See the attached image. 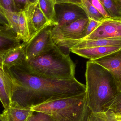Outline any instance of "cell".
<instances>
[{
  "label": "cell",
  "mask_w": 121,
  "mask_h": 121,
  "mask_svg": "<svg viewBox=\"0 0 121 121\" xmlns=\"http://www.w3.org/2000/svg\"><path fill=\"white\" fill-rule=\"evenodd\" d=\"M6 69L13 84L11 102L22 106L32 107L86 91V85L75 78L68 80L43 78L30 73L21 65Z\"/></svg>",
  "instance_id": "6da1fadb"
},
{
  "label": "cell",
  "mask_w": 121,
  "mask_h": 121,
  "mask_svg": "<svg viewBox=\"0 0 121 121\" xmlns=\"http://www.w3.org/2000/svg\"><path fill=\"white\" fill-rule=\"evenodd\" d=\"M21 65L29 72L47 79L68 80L74 78L75 65L69 54L55 44L47 52Z\"/></svg>",
  "instance_id": "7a4b0ae2"
},
{
  "label": "cell",
  "mask_w": 121,
  "mask_h": 121,
  "mask_svg": "<svg viewBox=\"0 0 121 121\" xmlns=\"http://www.w3.org/2000/svg\"><path fill=\"white\" fill-rule=\"evenodd\" d=\"M86 92L91 112L104 111L103 107L118 93L111 74L102 66L89 60L85 73Z\"/></svg>",
  "instance_id": "3957f363"
},
{
  "label": "cell",
  "mask_w": 121,
  "mask_h": 121,
  "mask_svg": "<svg viewBox=\"0 0 121 121\" xmlns=\"http://www.w3.org/2000/svg\"><path fill=\"white\" fill-rule=\"evenodd\" d=\"M32 109L34 112L47 114L53 121H86L91 112L86 92L48 101L32 107Z\"/></svg>",
  "instance_id": "277c9868"
},
{
  "label": "cell",
  "mask_w": 121,
  "mask_h": 121,
  "mask_svg": "<svg viewBox=\"0 0 121 121\" xmlns=\"http://www.w3.org/2000/svg\"><path fill=\"white\" fill-rule=\"evenodd\" d=\"M52 26H47L25 43L26 60L33 59L52 49L56 44L52 39Z\"/></svg>",
  "instance_id": "5b68a950"
},
{
  "label": "cell",
  "mask_w": 121,
  "mask_h": 121,
  "mask_svg": "<svg viewBox=\"0 0 121 121\" xmlns=\"http://www.w3.org/2000/svg\"><path fill=\"white\" fill-rule=\"evenodd\" d=\"M88 18H81L69 24L52 27V39L55 44L65 40H78L86 37V30Z\"/></svg>",
  "instance_id": "8992f818"
},
{
  "label": "cell",
  "mask_w": 121,
  "mask_h": 121,
  "mask_svg": "<svg viewBox=\"0 0 121 121\" xmlns=\"http://www.w3.org/2000/svg\"><path fill=\"white\" fill-rule=\"evenodd\" d=\"M118 37H121V19L111 18L100 21L99 26L91 33L82 39L60 41L56 44L60 47L66 43L81 40Z\"/></svg>",
  "instance_id": "52a82bcc"
},
{
  "label": "cell",
  "mask_w": 121,
  "mask_h": 121,
  "mask_svg": "<svg viewBox=\"0 0 121 121\" xmlns=\"http://www.w3.org/2000/svg\"><path fill=\"white\" fill-rule=\"evenodd\" d=\"M89 60L106 69L113 78L117 92L121 91V49L99 59Z\"/></svg>",
  "instance_id": "ba28073f"
},
{
  "label": "cell",
  "mask_w": 121,
  "mask_h": 121,
  "mask_svg": "<svg viewBox=\"0 0 121 121\" xmlns=\"http://www.w3.org/2000/svg\"><path fill=\"white\" fill-rule=\"evenodd\" d=\"M23 10L27 17L31 38L47 26H52L40 10L38 1L28 5Z\"/></svg>",
  "instance_id": "9c48e42d"
},
{
  "label": "cell",
  "mask_w": 121,
  "mask_h": 121,
  "mask_svg": "<svg viewBox=\"0 0 121 121\" xmlns=\"http://www.w3.org/2000/svg\"><path fill=\"white\" fill-rule=\"evenodd\" d=\"M56 5H55V11L58 23L56 26H62L79 19L87 17L80 6L69 4Z\"/></svg>",
  "instance_id": "30bf717a"
},
{
  "label": "cell",
  "mask_w": 121,
  "mask_h": 121,
  "mask_svg": "<svg viewBox=\"0 0 121 121\" xmlns=\"http://www.w3.org/2000/svg\"><path fill=\"white\" fill-rule=\"evenodd\" d=\"M121 47V37L102 38L96 39L83 40L66 43L59 47L70 49H81L99 47Z\"/></svg>",
  "instance_id": "8fae6325"
},
{
  "label": "cell",
  "mask_w": 121,
  "mask_h": 121,
  "mask_svg": "<svg viewBox=\"0 0 121 121\" xmlns=\"http://www.w3.org/2000/svg\"><path fill=\"white\" fill-rule=\"evenodd\" d=\"M25 43L4 51H1L4 68L8 69L21 65L26 60L25 48Z\"/></svg>",
  "instance_id": "7c38bea8"
},
{
  "label": "cell",
  "mask_w": 121,
  "mask_h": 121,
  "mask_svg": "<svg viewBox=\"0 0 121 121\" xmlns=\"http://www.w3.org/2000/svg\"><path fill=\"white\" fill-rule=\"evenodd\" d=\"M121 49L120 46L99 47L81 49H70L72 53L89 60L96 59Z\"/></svg>",
  "instance_id": "4fadbf2b"
},
{
  "label": "cell",
  "mask_w": 121,
  "mask_h": 121,
  "mask_svg": "<svg viewBox=\"0 0 121 121\" xmlns=\"http://www.w3.org/2000/svg\"><path fill=\"white\" fill-rule=\"evenodd\" d=\"M32 107H23L11 102L8 108L4 109L2 114L6 121H26L34 113Z\"/></svg>",
  "instance_id": "5bb4252c"
},
{
  "label": "cell",
  "mask_w": 121,
  "mask_h": 121,
  "mask_svg": "<svg viewBox=\"0 0 121 121\" xmlns=\"http://www.w3.org/2000/svg\"><path fill=\"white\" fill-rule=\"evenodd\" d=\"M13 84L6 69L0 68V101L4 108H8L11 102Z\"/></svg>",
  "instance_id": "9a60e30c"
},
{
  "label": "cell",
  "mask_w": 121,
  "mask_h": 121,
  "mask_svg": "<svg viewBox=\"0 0 121 121\" xmlns=\"http://www.w3.org/2000/svg\"><path fill=\"white\" fill-rule=\"evenodd\" d=\"M21 41L10 27L0 24V51L17 46L21 43Z\"/></svg>",
  "instance_id": "2e32d148"
},
{
  "label": "cell",
  "mask_w": 121,
  "mask_h": 121,
  "mask_svg": "<svg viewBox=\"0 0 121 121\" xmlns=\"http://www.w3.org/2000/svg\"><path fill=\"white\" fill-rule=\"evenodd\" d=\"M40 10L52 26L58 25L56 16L55 0H38Z\"/></svg>",
  "instance_id": "e0dca14e"
},
{
  "label": "cell",
  "mask_w": 121,
  "mask_h": 121,
  "mask_svg": "<svg viewBox=\"0 0 121 121\" xmlns=\"http://www.w3.org/2000/svg\"><path fill=\"white\" fill-rule=\"evenodd\" d=\"M19 39L23 42H28L31 38V35L27 20L24 11H19Z\"/></svg>",
  "instance_id": "ac0fdd59"
},
{
  "label": "cell",
  "mask_w": 121,
  "mask_h": 121,
  "mask_svg": "<svg viewBox=\"0 0 121 121\" xmlns=\"http://www.w3.org/2000/svg\"><path fill=\"white\" fill-rule=\"evenodd\" d=\"M86 121H121V117L110 111L106 110L98 112H91Z\"/></svg>",
  "instance_id": "d6986e66"
},
{
  "label": "cell",
  "mask_w": 121,
  "mask_h": 121,
  "mask_svg": "<svg viewBox=\"0 0 121 121\" xmlns=\"http://www.w3.org/2000/svg\"><path fill=\"white\" fill-rule=\"evenodd\" d=\"M104 111L108 110L121 117V91L118 92L103 107Z\"/></svg>",
  "instance_id": "ffe728a7"
},
{
  "label": "cell",
  "mask_w": 121,
  "mask_h": 121,
  "mask_svg": "<svg viewBox=\"0 0 121 121\" xmlns=\"http://www.w3.org/2000/svg\"><path fill=\"white\" fill-rule=\"evenodd\" d=\"M112 18L121 19V10L117 0H99Z\"/></svg>",
  "instance_id": "44dd1931"
},
{
  "label": "cell",
  "mask_w": 121,
  "mask_h": 121,
  "mask_svg": "<svg viewBox=\"0 0 121 121\" xmlns=\"http://www.w3.org/2000/svg\"><path fill=\"white\" fill-rule=\"evenodd\" d=\"M81 7L84 10L87 17L98 21L105 19L104 16L90 3L89 0H82Z\"/></svg>",
  "instance_id": "7402d4cb"
},
{
  "label": "cell",
  "mask_w": 121,
  "mask_h": 121,
  "mask_svg": "<svg viewBox=\"0 0 121 121\" xmlns=\"http://www.w3.org/2000/svg\"><path fill=\"white\" fill-rule=\"evenodd\" d=\"M3 10L5 17L8 22L10 27L16 33L18 38L19 39V16L20 11H10L3 8Z\"/></svg>",
  "instance_id": "603a6c76"
},
{
  "label": "cell",
  "mask_w": 121,
  "mask_h": 121,
  "mask_svg": "<svg viewBox=\"0 0 121 121\" xmlns=\"http://www.w3.org/2000/svg\"><path fill=\"white\" fill-rule=\"evenodd\" d=\"M35 112L26 121H53L52 118L44 113Z\"/></svg>",
  "instance_id": "cb8c5ba5"
},
{
  "label": "cell",
  "mask_w": 121,
  "mask_h": 121,
  "mask_svg": "<svg viewBox=\"0 0 121 121\" xmlns=\"http://www.w3.org/2000/svg\"><path fill=\"white\" fill-rule=\"evenodd\" d=\"M90 3L104 16L105 18H112L99 0H89Z\"/></svg>",
  "instance_id": "d4e9b609"
},
{
  "label": "cell",
  "mask_w": 121,
  "mask_h": 121,
  "mask_svg": "<svg viewBox=\"0 0 121 121\" xmlns=\"http://www.w3.org/2000/svg\"><path fill=\"white\" fill-rule=\"evenodd\" d=\"M0 4L2 8L7 10L19 11L14 0H0Z\"/></svg>",
  "instance_id": "484cf974"
},
{
  "label": "cell",
  "mask_w": 121,
  "mask_h": 121,
  "mask_svg": "<svg viewBox=\"0 0 121 121\" xmlns=\"http://www.w3.org/2000/svg\"><path fill=\"white\" fill-rule=\"evenodd\" d=\"M100 21H97L89 18L88 23L86 28V37L90 35L96 29L100 23Z\"/></svg>",
  "instance_id": "4316f807"
},
{
  "label": "cell",
  "mask_w": 121,
  "mask_h": 121,
  "mask_svg": "<svg viewBox=\"0 0 121 121\" xmlns=\"http://www.w3.org/2000/svg\"><path fill=\"white\" fill-rule=\"evenodd\" d=\"M16 4L20 11L23 10L24 8L28 5L34 3L38 0H14Z\"/></svg>",
  "instance_id": "83f0119b"
},
{
  "label": "cell",
  "mask_w": 121,
  "mask_h": 121,
  "mask_svg": "<svg viewBox=\"0 0 121 121\" xmlns=\"http://www.w3.org/2000/svg\"><path fill=\"white\" fill-rule=\"evenodd\" d=\"M56 4H74L81 7L82 0H55Z\"/></svg>",
  "instance_id": "f1b7e54d"
},
{
  "label": "cell",
  "mask_w": 121,
  "mask_h": 121,
  "mask_svg": "<svg viewBox=\"0 0 121 121\" xmlns=\"http://www.w3.org/2000/svg\"><path fill=\"white\" fill-rule=\"evenodd\" d=\"M0 24L10 27L8 22L5 17L3 8L1 5L0 4Z\"/></svg>",
  "instance_id": "f546056e"
},
{
  "label": "cell",
  "mask_w": 121,
  "mask_h": 121,
  "mask_svg": "<svg viewBox=\"0 0 121 121\" xmlns=\"http://www.w3.org/2000/svg\"><path fill=\"white\" fill-rule=\"evenodd\" d=\"M0 68H4L3 66V57L1 51H0Z\"/></svg>",
  "instance_id": "4dcf8cb0"
},
{
  "label": "cell",
  "mask_w": 121,
  "mask_h": 121,
  "mask_svg": "<svg viewBox=\"0 0 121 121\" xmlns=\"http://www.w3.org/2000/svg\"><path fill=\"white\" fill-rule=\"evenodd\" d=\"M0 121H6L2 115V114H0Z\"/></svg>",
  "instance_id": "1f68e13d"
},
{
  "label": "cell",
  "mask_w": 121,
  "mask_h": 121,
  "mask_svg": "<svg viewBox=\"0 0 121 121\" xmlns=\"http://www.w3.org/2000/svg\"><path fill=\"white\" fill-rule=\"evenodd\" d=\"M121 10V0H117Z\"/></svg>",
  "instance_id": "d6a6232c"
}]
</instances>
